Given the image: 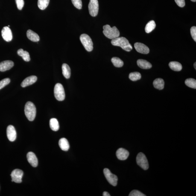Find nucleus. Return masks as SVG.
<instances>
[{"label":"nucleus","mask_w":196,"mask_h":196,"mask_svg":"<svg viewBox=\"0 0 196 196\" xmlns=\"http://www.w3.org/2000/svg\"><path fill=\"white\" fill-rule=\"evenodd\" d=\"M111 43L114 46L120 47L122 49L127 52H130L133 49L132 45L125 38L118 37L112 39Z\"/></svg>","instance_id":"obj_1"},{"label":"nucleus","mask_w":196,"mask_h":196,"mask_svg":"<svg viewBox=\"0 0 196 196\" xmlns=\"http://www.w3.org/2000/svg\"><path fill=\"white\" fill-rule=\"evenodd\" d=\"M103 33L108 38L113 39L120 36V32L116 27H111L109 25H106L103 26Z\"/></svg>","instance_id":"obj_2"},{"label":"nucleus","mask_w":196,"mask_h":196,"mask_svg":"<svg viewBox=\"0 0 196 196\" xmlns=\"http://www.w3.org/2000/svg\"><path fill=\"white\" fill-rule=\"evenodd\" d=\"M26 116L29 120L32 121L35 118L36 110L35 106L33 103L28 101L26 104L25 108Z\"/></svg>","instance_id":"obj_3"},{"label":"nucleus","mask_w":196,"mask_h":196,"mask_svg":"<svg viewBox=\"0 0 196 196\" xmlns=\"http://www.w3.org/2000/svg\"><path fill=\"white\" fill-rule=\"evenodd\" d=\"M80 40L86 51L91 52L93 50V43L88 35L83 34L80 36Z\"/></svg>","instance_id":"obj_4"},{"label":"nucleus","mask_w":196,"mask_h":196,"mask_svg":"<svg viewBox=\"0 0 196 196\" xmlns=\"http://www.w3.org/2000/svg\"><path fill=\"white\" fill-rule=\"evenodd\" d=\"M54 97L59 101H63L65 98V93L63 86L60 83H57L54 86Z\"/></svg>","instance_id":"obj_5"},{"label":"nucleus","mask_w":196,"mask_h":196,"mask_svg":"<svg viewBox=\"0 0 196 196\" xmlns=\"http://www.w3.org/2000/svg\"><path fill=\"white\" fill-rule=\"evenodd\" d=\"M136 162L138 165L144 170L148 169L149 165L148 161L145 154L139 153L136 157Z\"/></svg>","instance_id":"obj_6"},{"label":"nucleus","mask_w":196,"mask_h":196,"mask_svg":"<svg viewBox=\"0 0 196 196\" xmlns=\"http://www.w3.org/2000/svg\"><path fill=\"white\" fill-rule=\"evenodd\" d=\"M104 173L106 180L109 183L113 186H116L118 181L117 176L112 174L110 170L107 168H105L104 170Z\"/></svg>","instance_id":"obj_7"},{"label":"nucleus","mask_w":196,"mask_h":196,"mask_svg":"<svg viewBox=\"0 0 196 196\" xmlns=\"http://www.w3.org/2000/svg\"><path fill=\"white\" fill-rule=\"evenodd\" d=\"M89 13L91 16H96L98 14L99 5L98 0H90L88 5Z\"/></svg>","instance_id":"obj_8"},{"label":"nucleus","mask_w":196,"mask_h":196,"mask_svg":"<svg viewBox=\"0 0 196 196\" xmlns=\"http://www.w3.org/2000/svg\"><path fill=\"white\" fill-rule=\"evenodd\" d=\"M23 175V172L22 170L18 169L13 170L11 174L12 182H14L16 183H21L22 182Z\"/></svg>","instance_id":"obj_9"},{"label":"nucleus","mask_w":196,"mask_h":196,"mask_svg":"<svg viewBox=\"0 0 196 196\" xmlns=\"http://www.w3.org/2000/svg\"><path fill=\"white\" fill-rule=\"evenodd\" d=\"M3 39L7 42H10L13 39L12 31L8 27H4L1 31Z\"/></svg>","instance_id":"obj_10"},{"label":"nucleus","mask_w":196,"mask_h":196,"mask_svg":"<svg viewBox=\"0 0 196 196\" xmlns=\"http://www.w3.org/2000/svg\"><path fill=\"white\" fill-rule=\"evenodd\" d=\"M7 135L9 141L13 142L16 138V132L13 126L10 125L7 127Z\"/></svg>","instance_id":"obj_11"},{"label":"nucleus","mask_w":196,"mask_h":196,"mask_svg":"<svg viewBox=\"0 0 196 196\" xmlns=\"http://www.w3.org/2000/svg\"><path fill=\"white\" fill-rule=\"evenodd\" d=\"M134 47L138 52L141 54H147L150 52L149 49L148 47L141 42H136L135 43Z\"/></svg>","instance_id":"obj_12"},{"label":"nucleus","mask_w":196,"mask_h":196,"mask_svg":"<svg viewBox=\"0 0 196 196\" xmlns=\"http://www.w3.org/2000/svg\"><path fill=\"white\" fill-rule=\"evenodd\" d=\"M117 158L120 160H125L128 158L129 153L127 150L124 148L118 149L116 153Z\"/></svg>","instance_id":"obj_13"},{"label":"nucleus","mask_w":196,"mask_h":196,"mask_svg":"<svg viewBox=\"0 0 196 196\" xmlns=\"http://www.w3.org/2000/svg\"><path fill=\"white\" fill-rule=\"evenodd\" d=\"M14 65V63L11 60L4 61L0 63V71L4 72L11 69Z\"/></svg>","instance_id":"obj_14"},{"label":"nucleus","mask_w":196,"mask_h":196,"mask_svg":"<svg viewBox=\"0 0 196 196\" xmlns=\"http://www.w3.org/2000/svg\"><path fill=\"white\" fill-rule=\"evenodd\" d=\"M27 160L32 166L36 167L38 165V159L35 155L32 152L28 153L27 156Z\"/></svg>","instance_id":"obj_15"},{"label":"nucleus","mask_w":196,"mask_h":196,"mask_svg":"<svg viewBox=\"0 0 196 196\" xmlns=\"http://www.w3.org/2000/svg\"><path fill=\"white\" fill-rule=\"evenodd\" d=\"M37 77L35 76H31L25 79L21 83V86L22 87H26L27 86L32 85L37 81Z\"/></svg>","instance_id":"obj_16"},{"label":"nucleus","mask_w":196,"mask_h":196,"mask_svg":"<svg viewBox=\"0 0 196 196\" xmlns=\"http://www.w3.org/2000/svg\"><path fill=\"white\" fill-rule=\"evenodd\" d=\"M27 36L29 39L33 42H38L40 40V38L37 33L32 30H29L27 31Z\"/></svg>","instance_id":"obj_17"},{"label":"nucleus","mask_w":196,"mask_h":196,"mask_svg":"<svg viewBox=\"0 0 196 196\" xmlns=\"http://www.w3.org/2000/svg\"><path fill=\"white\" fill-rule=\"evenodd\" d=\"M138 66L143 69H149L152 67V65L149 62L143 59H139L137 61Z\"/></svg>","instance_id":"obj_18"},{"label":"nucleus","mask_w":196,"mask_h":196,"mask_svg":"<svg viewBox=\"0 0 196 196\" xmlns=\"http://www.w3.org/2000/svg\"><path fill=\"white\" fill-rule=\"evenodd\" d=\"M59 146L62 150L67 151L69 149V144L67 140L65 138H62L59 141Z\"/></svg>","instance_id":"obj_19"},{"label":"nucleus","mask_w":196,"mask_h":196,"mask_svg":"<svg viewBox=\"0 0 196 196\" xmlns=\"http://www.w3.org/2000/svg\"><path fill=\"white\" fill-rule=\"evenodd\" d=\"M62 73L65 78L68 79L71 76V70L69 65L66 64H63L62 66Z\"/></svg>","instance_id":"obj_20"},{"label":"nucleus","mask_w":196,"mask_h":196,"mask_svg":"<svg viewBox=\"0 0 196 196\" xmlns=\"http://www.w3.org/2000/svg\"><path fill=\"white\" fill-rule=\"evenodd\" d=\"M153 86L156 89L162 90L164 88L165 82L163 79L161 78L156 79L153 81Z\"/></svg>","instance_id":"obj_21"},{"label":"nucleus","mask_w":196,"mask_h":196,"mask_svg":"<svg viewBox=\"0 0 196 196\" xmlns=\"http://www.w3.org/2000/svg\"><path fill=\"white\" fill-rule=\"evenodd\" d=\"M17 54L18 55L22 57L25 62H29L30 60V54L28 52L24 51L23 49H20L18 50Z\"/></svg>","instance_id":"obj_22"},{"label":"nucleus","mask_w":196,"mask_h":196,"mask_svg":"<svg viewBox=\"0 0 196 196\" xmlns=\"http://www.w3.org/2000/svg\"><path fill=\"white\" fill-rule=\"evenodd\" d=\"M170 68L173 70L175 71H180L182 69L181 64L178 62H171L169 64Z\"/></svg>","instance_id":"obj_23"},{"label":"nucleus","mask_w":196,"mask_h":196,"mask_svg":"<svg viewBox=\"0 0 196 196\" xmlns=\"http://www.w3.org/2000/svg\"><path fill=\"white\" fill-rule=\"evenodd\" d=\"M50 128L54 131H57L59 129L58 121L56 118H53L50 120Z\"/></svg>","instance_id":"obj_24"},{"label":"nucleus","mask_w":196,"mask_h":196,"mask_svg":"<svg viewBox=\"0 0 196 196\" xmlns=\"http://www.w3.org/2000/svg\"><path fill=\"white\" fill-rule=\"evenodd\" d=\"M156 24L154 21H151L147 23L145 28V31L147 33H149L155 28Z\"/></svg>","instance_id":"obj_25"},{"label":"nucleus","mask_w":196,"mask_h":196,"mask_svg":"<svg viewBox=\"0 0 196 196\" xmlns=\"http://www.w3.org/2000/svg\"><path fill=\"white\" fill-rule=\"evenodd\" d=\"M50 0H38V6L41 10H45L47 7Z\"/></svg>","instance_id":"obj_26"},{"label":"nucleus","mask_w":196,"mask_h":196,"mask_svg":"<svg viewBox=\"0 0 196 196\" xmlns=\"http://www.w3.org/2000/svg\"><path fill=\"white\" fill-rule=\"evenodd\" d=\"M111 61L114 65L116 67H121L124 65V62L118 57H113L112 58Z\"/></svg>","instance_id":"obj_27"},{"label":"nucleus","mask_w":196,"mask_h":196,"mask_svg":"<svg viewBox=\"0 0 196 196\" xmlns=\"http://www.w3.org/2000/svg\"><path fill=\"white\" fill-rule=\"evenodd\" d=\"M185 84L188 87L192 88H196V81L195 79L192 78L188 79L185 81Z\"/></svg>","instance_id":"obj_28"},{"label":"nucleus","mask_w":196,"mask_h":196,"mask_svg":"<svg viewBox=\"0 0 196 196\" xmlns=\"http://www.w3.org/2000/svg\"><path fill=\"white\" fill-rule=\"evenodd\" d=\"M141 75L139 72H133L131 73L129 75V78L133 81H136L140 79Z\"/></svg>","instance_id":"obj_29"},{"label":"nucleus","mask_w":196,"mask_h":196,"mask_svg":"<svg viewBox=\"0 0 196 196\" xmlns=\"http://www.w3.org/2000/svg\"><path fill=\"white\" fill-rule=\"evenodd\" d=\"M10 82V79L7 78L4 79L1 81H0V90L4 88V86L8 85Z\"/></svg>","instance_id":"obj_30"},{"label":"nucleus","mask_w":196,"mask_h":196,"mask_svg":"<svg viewBox=\"0 0 196 196\" xmlns=\"http://www.w3.org/2000/svg\"><path fill=\"white\" fill-rule=\"evenodd\" d=\"M74 7L77 9H81L82 7L81 0H71Z\"/></svg>","instance_id":"obj_31"},{"label":"nucleus","mask_w":196,"mask_h":196,"mask_svg":"<svg viewBox=\"0 0 196 196\" xmlns=\"http://www.w3.org/2000/svg\"><path fill=\"white\" fill-rule=\"evenodd\" d=\"M129 196H145L146 195L137 190H134L130 192Z\"/></svg>","instance_id":"obj_32"},{"label":"nucleus","mask_w":196,"mask_h":196,"mask_svg":"<svg viewBox=\"0 0 196 196\" xmlns=\"http://www.w3.org/2000/svg\"><path fill=\"white\" fill-rule=\"evenodd\" d=\"M18 8L19 10H22L25 4L24 0H16Z\"/></svg>","instance_id":"obj_33"},{"label":"nucleus","mask_w":196,"mask_h":196,"mask_svg":"<svg viewBox=\"0 0 196 196\" xmlns=\"http://www.w3.org/2000/svg\"><path fill=\"white\" fill-rule=\"evenodd\" d=\"M191 36L194 40L196 42V27L193 26L191 27L190 30Z\"/></svg>","instance_id":"obj_34"},{"label":"nucleus","mask_w":196,"mask_h":196,"mask_svg":"<svg viewBox=\"0 0 196 196\" xmlns=\"http://www.w3.org/2000/svg\"><path fill=\"white\" fill-rule=\"evenodd\" d=\"M177 5L180 7H183L185 5V0H175Z\"/></svg>","instance_id":"obj_35"},{"label":"nucleus","mask_w":196,"mask_h":196,"mask_svg":"<svg viewBox=\"0 0 196 196\" xmlns=\"http://www.w3.org/2000/svg\"><path fill=\"white\" fill-rule=\"evenodd\" d=\"M103 196H110V195L109 193H108L107 192H104L103 193Z\"/></svg>","instance_id":"obj_36"},{"label":"nucleus","mask_w":196,"mask_h":196,"mask_svg":"<svg viewBox=\"0 0 196 196\" xmlns=\"http://www.w3.org/2000/svg\"><path fill=\"white\" fill-rule=\"evenodd\" d=\"M194 68H195V69H196V62L194 64Z\"/></svg>","instance_id":"obj_37"},{"label":"nucleus","mask_w":196,"mask_h":196,"mask_svg":"<svg viewBox=\"0 0 196 196\" xmlns=\"http://www.w3.org/2000/svg\"><path fill=\"white\" fill-rule=\"evenodd\" d=\"M191 1H193V2H196V0H191Z\"/></svg>","instance_id":"obj_38"},{"label":"nucleus","mask_w":196,"mask_h":196,"mask_svg":"<svg viewBox=\"0 0 196 196\" xmlns=\"http://www.w3.org/2000/svg\"><path fill=\"white\" fill-rule=\"evenodd\" d=\"M10 25H8V27H10Z\"/></svg>","instance_id":"obj_39"}]
</instances>
